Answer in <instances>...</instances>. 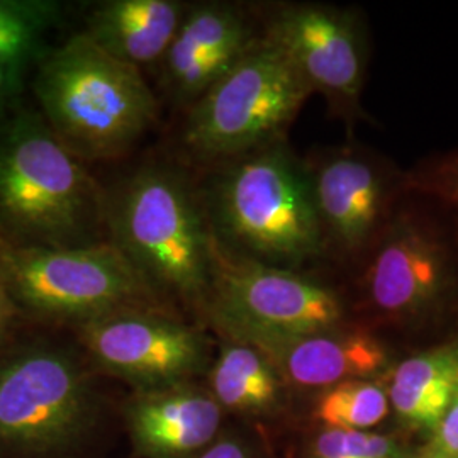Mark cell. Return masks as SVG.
<instances>
[{
	"label": "cell",
	"instance_id": "obj_1",
	"mask_svg": "<svg viewBox=\"0 0 458 458\" xmlns=\"http://www.w3.org/2000/svg\"><path fill=\"white\" fill-rule=\"evenodd\" d=\"M200 199L226 260L294 270L325 251L311 172L278 141L221 164Z\"/></svg>",
	"mask_w": 458,
	"mask_h": 458
},
{
	"label": "cell",
	"instance_id": "obj_2",
	"mask_svg": "<svg viewBox=\"0 0 458 458\" xmlns=\"http://www.w3.org/2000/svg\"><path fill=\"white\" fill-rule=\"evenodd\" d=\"M106 229L153 294L211 297L217 250L202 199L179 168L141 165L117 182L106 192Z\"/></svg>",
	"mask_w": 458,
	"mask_h": 458
},
{
	"label": "cell",
	"instance_id": "obj_3",
	"mask_svg": "<svg viewBox=\"0 0 458 458\" xmlns=\"http://www.w3.org/2000/svg\"><path fill=\"white\" fill-rule=\"evenodd\" d=\"M0 234L13 246L109 242L106 192L47 121L31 113L0 128Z\"/></svg>",
	"mask_w": 458,
	"mask_h": 458
},
{
	"label": "cell",
	"instance_id": "obj_4",
	"mask_svg": "<svg viewBox=\"0 0 458 458\" xmlns=\"http://www.w3.org/2000/svg\"><path fill=\"white\" fill-rule=\"evenodd\" d=\"M34 92L45 121L82 162L126 155L157 121V98L140 68L73 34L47 55Z\"/></svg>",
	"mask_w": 458,
	"mask_h": 458
},
{
	"label": "cell",
	"instance_id": "obj_5",
	"mask_svg": "<svg viewBox=\"0 0 458 458\" xmlns=\"http://www.w3.org/2000/svg\"><path fill=\"white\" fill-rule=\"evenodd\" d=\"M284 51L267 36L189 107L183 147L202 164H226L277 143L311 96Z\"/></svg>",
	"mask_w": 458,
	"mask_h": 458
},
{
	"label": "cell",
	"instance_id": "obj_6",
	"mask_svg": "<svg viewBox=\"0 0 458 458\" xmlns=\"http://www.w3.org/2000/svg\"><path fill=\"white\" fill-rule=\"evenodd\" d=\"M0 276L11 297L31 311L83 323L128 311L153 295L109 242L73 248L0 242Z\"/></svg>",
	"mask_w": 458,
	"mask_h": 458
},
{
	"label": "cell",
	"instance_id": "obj_7",
	"mask_svg": "<svg viewBox=\"0 0 458 458\" xmlns=\"http://www.w3.org/2000/svg\"><path fill=\"white\" fill-rule=\"evenodd\" d=\"M211 316L229 338L243 333L302 335L340 327L344 306L331 289L291 268L233 262L217 253Z\"/></svg>",
	"mask_w": 458,
	"mask_h": 458
},
{
	"label": "cell",
	"instance_id": "obj_8",
	"mask_svg": "<svg viewBox=\"0 0 458 458\" xmlns=\"http://www.w3.org/2000/svg\"><path fill=\"white\" fill-rule=\"evenodd\" d=\"M90 391L82 369L58 350H31L0 367V442L49 448L85 425Z\"/></svg>",
	"mask_w": 458,
	"mask_h": 458
},
{
	"label": "cell",
	"instance_id": "obj_9",
	"mask_svg": "<svg viewBox=\"0 0 458 458\" xmlns=\"http://www.w3.org/2000/svg\"><path fill=\"white\" fill-rule=\"evenodd\" d=\"M94 359L145 386H175L204 365V344L194 329L147 312L119 311L82 323Z\"/></svg>",
	"mask_w": 458,
	"mask_h": 458
},
{
	"label": "cell",
	"instance_id": "obj_10",
	"mask_svg": "<svg viewBox=\"0 0 458 458\" xmlns=\"http://www.w3.org/2000/svg\"><path fill=\"white\" fill-rule=\"evenodd\" d=\"M265 36L284 51L312 92L344 109L359 104L363 51L350 14L325 5H289L272 17Z\"/></svg>",
	"mask_w": 458,
	"mask_h": 458
},
{
	"label": "cell",
	"instance_id": "obj_11",
	"mask_svg": "<svg viewBox=\"0 0 458 458\" xmlns=\"http://www.w3.org/2000/svg\"><path fill=\"white\" fill-rule=\"evenodd\" d=\"M450 280L448 251L418 219L401 216L386 231L365 274L367 293L378 311L416 316L433 308Z\"/></svg>",
	"mask_w": 458,
	"mask_h": 458
},
{
	"label": "cell",
	"instance_id": "obj_12",
	"mask_svg": "<svg viewBox=\"0 0 458 458\" xmlns=\"http://www.w3.org/2000/svg\"><path fill=\"white\" fill-rule=\"evenodd\" d=\"M255 41L248 19L234 5L209 2L185 9L160 62L165 90L191 107Z\"/></svg>",
	"mask_w": 458,
	"mask_h": 458
},
{
	"label": "cell",
	"instance_id": "obj_13",
	"mask_svg": "<svg viewBox=\"0 0 458 458\" xmlns=\"http://www.w3.org/2000/svg\"><path fill=\"white\" fill-rule=\"evenodd\" d=\"M257 348L278 377L299 387H333L346 380H363L387 361L384 346L361 329L340 327L302 333H243L229 338Z\"/></svg>",
	"mask_w": 458,
	"mask_h": 458
},
{
	"label": "cell",
	"instance_id": "obj_14",
	"mask_svg": "<svg viewBox=\"0 0 458 458\" xmlns=\"http://www.w3.org/2000/svg\"><path fill=\"white\" fill-rule=\"evenodd\" d=\"M312 194L325 240L344 251L365 245L380 221L384 181L374 165L355 155H336L311 174Z\"/></svg>",
	"mask_w": 458,
	"mask_h": 458
},
{
	"label": "cell",
	"instance_id": "obj_15",
	"mask_svg": "<svg viewBox=\"0 0 458 458\" xmlns=\"http://www.w3.org/2000/svg\"><path fill=\"white\" fill-rule=\"evenodd\" d=\"M185 14L177 0H109L87 17V34L117 60L143 68L160 64Z\"/></svg>",
	"mask_w": 458,
	"mask_h": 458
},
{
	"label": "cell",
	"instance_id": "obj_16",
	"mask_svg": "<svg viewBox=\"0 0 458 458\" xmlns=\"http://www.w3.org/2000/svg\"><path fill=\"white\" fill-rule=\"evenodd\" d=\"M221 406L196 391H158L131 408L132 437L143 452L158 458L185 457L213 442Z\"/></svg>",
	"mask_w": 458,
	"mask_h": 458
},
{
	"label": "cell",
	"instance_id": "obj_17",
	"mask_svg": "<svg viewBox=\"0 0 458 458\" xmlns=\"http://www.w3.org/2000/svg\"><path fill=\"white\" fill-rule=\"evenodd\" d=\"M458 394V342L431 348L397 365L389 401L408 425L433 431Z\"/></svg>",
	"mask_w": 458,
	"mask_h": 458
},
{
	"label": "cell",
	"instance_id": "obj_18",
	"mask_svg": "<svg viewBox=\"0 0 458 458\" xmlns=\"http://www.w3.org/2000/svg\"><path fill=\"white\" fill-rule=\"evenodd\" d=\"M214 401L233 411H265L277 401L280 377L262 353L229 340L211 370Z\"/></svg>",
	"mask_w": 458,
	"mask_h": 458
},
{
	"label": "cell",
	"instance_id": "obj_19",
	"mask_svg": "<svg viewBox=\"0 0 458 458\" xmlns=\"http://www.w3.org/2000/svg\"><path fill=\"white\" fill-rule=\"evenodd\" d=\"M58 11L55 2L0 0V64L22 70L36 58Z\"/></svg>",
	"mask_w": 458,
	"mask_h": 458
},
{
	"label": "cell",
	"instance_id": "obj_20",
	"mask_svg": "<svg viewBox=\"0 0 458 458\" xmlns=\"http://www.w3.org/2000/svg\"><path fill=\"white\" fill-rule=\"evenodd\" d=\"M389 412V395L367 378L346 380L323 394L316 414L335 429L365 431L378 425Z\"/></svg>",
	"mask_w": 458,
	"mask_h": 458
},
{
	"label": "cell",
	"instance_id": "obj_21",
	"mask_svg": "<svg viewBox=\"0 0 458 458\" xmlns=\"http://www.w3.org/2000/svg\"><path fill=\"white\" fill-rule=\"evenodd\" d=\"M425 458H458V394L440 423L431 431Z\"/></svg>",
	"mask_w": 458,
	"mask_h": 458
},
{
	"label": "cell",
	"instance_id": "obj_22",
	"mask_svg": "<svg viewBox=\"0 0 458 458\" xmlns=\"http://www.w3.org/2000/svg\"><path fill=\"white\" fill-rule=\"evenodd\" d=\"M346 431L353 458H403L397 443L389 437L369 431Z\"/></svg>",
	"mask_w": 458,
	"mask_h": 458
},
{
	"label": "cell",
	"instance_id": "obj_23",
	"mask_svg": "<svg viewBox=\"0 0 458 458\" xmlns=\"http://www.w3.org/2000/svg\"><path fill=\"white\" fill-rule=\"evenodd\" d=\"M312 455L314 458H353L348 442V431L327 428L319 433L312 446Z\"/></svg>",
	"mask_w": 458,
	"mask_h": 458
},
{
	"label": "cell",
	"instance_id": "obj_24",
	"mask_svg": "<svg viewBox=\"0 0 458 458\" xmlns=\"http://www.w3.org/2000/svg\"><path fill=\"white\" fill-rule=\"evenodd\" d=\"M428 187L458 208V158L438 168L435 177L428 182Z\"/></svg>",
	"mask_w": 458,
	"mask_h": 458
},
{
	"label": "cell",
	"instance_id": "obj_25",
	"mask_svg": "<svg viewBox=\"0 0 458 458\" xmlns=\"http://www.w3.org/2000/svg\"><path fill=\"white\" fill-rule=\"evenodd\" d=\"M21 75H22L21 68L0 64V113L5 107V104L9 102V98H13L19 90Z\"/></svg>",
	"mask_w": 458,
	"mask_h": 458
},
{
	"label": "cell",
	"instance_id": "obj_26",
	"mask_svg": "<svg viewBox=\"0 0 458 458\" xmlns=\"http://www.w3.org/2000/svg\"><path fill=\"white\" fill-rule=\"evenodd\" d=\"M196 458H251L246 452L245 446L233 440H221L213 446L206 448L199 457Z\"/></svg>",
	"mask_w": 458,
	"mask_h": 458
},
{
	"label": "cell",
	"instance_id": "obj_27",
	"mask_svg": "<svg viewBox=\"0 0 458 458\" xmlns=\"http://www.w3.org/2000/svg\"><path fill=\"white\" fill-rule=\"evenodd\" d=\"M9 314H11V294H9V289L4 282V278L0 276V335L7 325Z\"/></svg>",
	"mask_w": 458,
	"mask_h": 458
}]
</instances>
